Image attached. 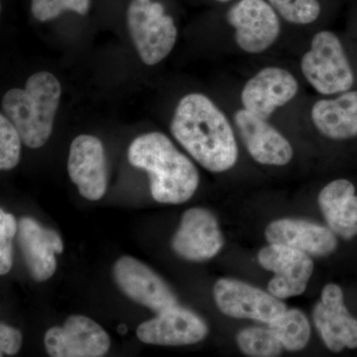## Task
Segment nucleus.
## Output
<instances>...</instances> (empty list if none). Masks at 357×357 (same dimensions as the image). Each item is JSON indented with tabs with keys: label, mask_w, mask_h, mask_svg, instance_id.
Wrapping results in <instances>:
<instances>
[{
	"label": "nucleus",
	"mask_w": 357,
	"mask_h": 357,
	"mask_svg": "<svg viewBox=\"0 0 357 357\" xmlns=\"http://www.w3.org/2000/svg\"><path fill=\"white\" fill-rule=\"evenodd\" d=\"M18 231V222L11 213L0 211V274L6 275L13 264V241Z\"/></svg>",
	"instance_id": "a878e982"
},
{
	"label": "nucleus",
	"mask_w": 357,
	"mask_h": 357,
	"mask_svg": "<svg viewBox=\"0 0 357 357\" xmlns=\"http://www.w3.org/2000/svg\"><path fill=\"white\" fill-rule=\"evenodd\" d=\"M170 129L192 158L210 172H227L236 165L238 146L234 128L227 115L203 93L181 98Z\"/></svg>",
	"instance_id": "f257e3e1"
},
{
	"label": "nucleus",
	"mask_w": 357,
	"mask_h": 357,
	"mask_svg": "<svg viewBox=\"0 0 357 357\" xmlns=\"http://www.w3.org/2000/svg\"><path fill=\"white\" fill-rule=\"evenodd\" d=\"M236 342L241 352L252 357L278 356L284 349L269 326L243 328L237 333Z\"/></svg>",
	"instance_id": "4be33fe9"
},
{
	"label": "nucleus",
	"mask_w": 357,
	"mask_h": 357,
	"mask_svg": "<svg viewBox=\"0 0 357 357\" xmlns=\"http://www.w3.org/2000/svg\"><path fill=\"white\" fill-rule=\"evenodd\" d=\"M115 283L122 292L142 306L160 312L178 305L170 286L151 268L131 256H122L114 266Z\"/></svg>",
	"instance_id": "9b49d317"
},
{
	"label": "nucleus",
	"mask_w": 357,
	"mask_h": 357,
	"mask_svg": "<svg viewBox=\"0 0 357 357\" xmlns=\"http://www.w3.org/2000/svg\"><path fill=\"white\" fill-rule=\"evenodd\" d=\"M282 347L289 351H299L311 338V325L306 314L298 309L286 310L268 324Z\"/></svg>",
	"instance_id": "412c9836"
},
{
	"label": "nucleus",
	"mask_w": 357,
	"mask_h": 357,
	"mask_svg": "<svg viewBox=\"0 0 357 357\" xmlns=\"http://www.w3.org/2000/svg\"><path fill=\"white\" fill-rule=\"evenodd\" d=\"M128 160L131 165L148 174L150 191L158 203L183 204L198 190V169L165 134L138 136L128 148Z\"/></svg>",
	"instance_id": "f03ea898"
},
{
	"label": "nucleus",
	"mask_w": 357,
	"mask_h": 357,
	"mask_svg": "<svg viewBox=\"0 0 357 357\" xmlns=\"http://www.w3.org/2000/svg\"><path fill=\"white\" fill-rule=\"evenodd\" d=\"M258 262L273 272L268 292L278 299L297 297L306 291L314 272L311 256L283 244L269 243L258 252Z\"/></svg>",
	"instance_id": "6e6552de"
},
{
	"label": "nucleus",
	"mask_w": 357,
	"mask_h": 357,
	"mask_svg": "<svg viewBox=\"0 0 357 357\" xmlns=\"http://www.w3.org/2000/svg\"><path fill=\"white\" fill-rule=\"evenodd\" d=\"M17 241L33 279H50L57 269L56 255L64 250L60 234L34 218L25 217L18 222Z\"/></svg>",
	"instance_id": "f3484780"
},
{
	"label": "nucleus",
	"mask_w": 357,
	"mask_h": 357,
	"mask_svg": "<svg viewBox=\"0 0 357 357\" xmlns=\"http://www.w3.org/2000/svg\"><path fill=\"white\" fill-rule=\"evenodd\" d=\"M225 245L218 218L211 211L192 208L185 211L174 234L171 246L183 259L203 262L217 256Z\"/></svg>",
	"instance_id": "9d476101"
},
{
	"label": "nucleus",
	"mask_w": 357,
	"mask_h": 357,
	"mask_svg": "<svg viewBox=\"0 0 357 357\" xmlns=\"http://www.w3.org/2000/svg\"><path fill=\"white\" fill-rule=\"evenodd\" d=\"M208 333V326L199 314L176 305L157 312L155 318L138 326L137 337L148 344L178 347L198 344Z\"/></svg>",
	"instance_id": "ddd939ff"
},
{
	"label": "nucleus",
	"mask_w": 357,
	"mask_h": 357,
	"mask_svg": "<svg viewBox=\"0 0 357 357\" xmlns=\"http://www.w3.org/2000/svg\"><path fill=\"white\" fill-rule=\"evenodd\" d=\"M301 70L310 86L321 96L349 91L356 81L344 45L335 33L328 30L314 35L309 51L301 60Z\"/></svg>",
	"instance_id": "20e7f679"
},
{
	"label": "nucleus",
	"mask_w": 357,
	"mask_h": 357,
	"mask_svg": "<svg viewBox=\"0 0 357 357\" xmlns=\"http://www.w3.org/2000/svg\"><path fill=\"white\" fill-rule=\"evenodd\" d=\"M312 319L319 337L331 351L357 349V319L345 307L344 292L337 284L324 287Z\"/></svg>",
	"instance_id": "4468645a"
},
{
	"label": "nucleus",
	"mask_w": 357,
	"mask_h": 357,
	"mask_svg": "<svg viewBox=\"0 0 357 357\" xmlns=\"http://www.w3.org/2000/svg\"><path fill=\"white\" fill-rule=\"evenodd\" d=\"M91 8V0H32L31 13L35 20L47 22L55 20L66 11L86 15Z\"/></svg>",
	"instance_id": "393cba45"
},
{
	"label": "nucleus",
	"mask_w": 357,
	"mask_h": 357,
	"mask_svg": "<svg viewBox=\"0 0 357 357\" xmlns=\"http://www.w3.org/2000/svg\"><path fill=\"white\" fill-rule=\"evenodd\" d=\"M311 119L321 135L332 140L357 137V91H347L312 105Z\"/></svg>",
	"instance_id": "6ab92c4d"
},
{
	"label": "nucleus",
	"mask_w": 357,
	"mask_h": 357,
	"mask_svg": "<svg viewBox=\"0 0 357 357\" xmlns=\"http://www.w3.org/2000/svg\"><path fill=\"white\" fill-rule=\"evenodd\" d=\"M319 206L335 236L351 241L357 236L356 187L347 178L328 183L319 194Z\"/></svg>",
	"instance_id": "aec40b11"
},
{
	"label": "nucleus",
	"mask_w": 357,
	"mask_h": 357,
	"mask_svg": "<svg viewBox=\"0 0 357 357\" xmlns=\"http://www.w3.org/2000/svg\"><path fill=\"white\" fill-rule=\"evenodd\" d=\"M269 243L283 244L310 256H328L337 248V239L330 227L305 220L280 218L265 229Z\"/></svg>",
	"instance_id": "a211bd4d"
},
{
	"label": "nucleus",
	"mask_w": 357,
	"mask_h": 357,
	"mask_svg": "<svg viewBox=\"0 0 357 357\" xmlns=\"http://www.w3.org/2000/svg\"><path fill=\"white\" fill-rule=\"evenodd\" d=\"M22 333L17 328L1 323L0 325V356H13L20 351Z\"/></svg>",
	"instance_id": "bb28decb"
},
{
	"label": "nucleus",
	"mask_w": 357,
	"mask_h": 357,
	"mask_svg": "<svg viewBox=\"0 0 357 357\" xmlns=\"http://www.w3.org/2000/svg\"><path fill=\"white\" fill-rule=\"evenodd\" d=\"M44 344L52 357H100L109 351L110 338L93 319L74 314L47 331Z\"/></svg>",
	"instance_id": "1a4fd4ad"
},
{
	"label": "nucleus",
	"mask_w": 357,
	"mask_h": 357,
	"mask_svg": "<svg viewBox=\"0 0 357 357\" xmlns=\"http://www.w3.org/2000/svg\"><path fill=\"white\" fill-rule=\"evenodd\" d=\"M68 172L84 199H102L107 190V157L102 141L88 134L75 138L70 146Z\"/></svg>",
	"instance_id": "2eb2a0df"
},
{
	"label": "nucleus",
	"mask_w": 357,
	"mask_h": 357,
	"mask_svg": "<svg viewBox=\"0 0 357 357\" xmlns=\"http://www.w3.org/2000/svg\"><path fill=\"white\" fill-rule=\"evenodd\" d=\"M62 88L49 72L32 75L24 89H11L2 100V110L17 128L23 143L32 149L46 144L53 131Z\"/></svg>",
	"instance_id": "7ed1b4c3"
},
{
	"label": "nucleus",
	"mask_w": 357,
	"mask_h": 357,
	"mask_svg": "<svg viewBox=\"0 0 357 357\" xmlns=\"http://www.w3.org/2000/svg\"><path fill=\"white\" fill-rule=\"evenodd\" d=\"M299 83L288 70L263 68L244 84L241 93L243 109L268 119L297 96Z\"/></svg>",
	"instance_id": "f8f14e48"
},
{
	"label": "nucleus",
	"mask_w": 357,
	"mask_h": 357,
	"mask_svg": "<svg viewBox=\"0 0 357 357\" xmlns=\"http://www.w3.org/2000/svg\"><path fill=\"white\" fill-rule=\"evenodd\" d=\"M284 20L295 25H309L321 15L319 0H268Z\"/></svg>",
	"instance_id": "5701e85b"
},
{
	"label": "nucleus",
	"mask_w": 357,
	"mask_h": 357,
	"mask_svg": "<svg viewBox=\"0 0 357 357\" xmlns=\"http://www.w3.org/2000/svg\"><path fill=\"white\" fill-rule=\"evenodd\" d=\"M218 2H229L230 0H217Z\"/></svg>",
	"instance_id": "cd10ccee"
},
{
	"label": "nucleus",
	"mask_w": 357,
	"mask_h": 357,
	"mask_svg": "<svg viewBox=\"0 0 357 357\" xmlns=\"http://www.w3.org/2000/svg\"><path fill=\"white\" fill-rule=\"evenodd\" d=\"M21 142L17 128L4 114L0 115V169L11 170L18 165L21 157Z\"/></svg>",
	"instance_id": "b1692460"
},
{
	"label": "nucleus",
	"mask_w": 357,
	"mask_h": 357,
	"mask_svg": "<svg viewBox=\"0 0 357 357\" xmlns=\"http://www.w3.org/2000/svg\"><path fill=\"white\" fill-rule=\"evenodd\" d=\"M234 124L248 154L258 164L282 167L292 161V144L268 119L241 109L234 114Z\"/></svg>",
	"instance_id": "dca6fc26"
},
{
	"label": "nucleus",
	"mask_w": 357,
	"mask_h": 357,
	"mask_svg": "<svg viewBox=\"0 0 357 357\" xmlns=\"http://www.w3.org/2000/svg\"><path fill=\"white\" fill-rule=\"evenodd\" d=\"M227 21L238 48L251 55L266 52L281 34L280 18L266 0H239L227 11Z\"/></svg>",
	"instance_id": "423d86ee"
},
{
	"label": "nucleus",
	"mask_w": 357,
	"mask_h": 357,
	"mask_svg": "<svg viewBox=\"0 0 357 357\" xmlns=\"http://www.w3.org/2000/svg\"><path fill=\"white\" fill-rule=\"evenodd\" d=\"M215 304L225 316L270 324L287 307L270 292L245 282L220 278L213 286Z\"/></svg>",
	"instance_id": "0eeeda50"
},
{
	"label": "nucleus",
	"mask_w": 357,
	"mask_h": 357,
	"mask_svg": "<svg viewBox=\"0 0 357 357\" xmlns=\"http://www.w3.org/2000/svg\"><path fill=\"white\" fill-rule=\"evenodd\" d=\"M128 27L141 60L148 66L164 60L177 42L175 21L166 13L165 7L153 0H131Z\"/></svg>",
	"instance_id": "39448f33"
}]
</instances>
